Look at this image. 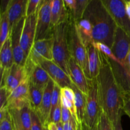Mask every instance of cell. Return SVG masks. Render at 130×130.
I'll return each mask as SVG.
<instances>
[{
  "mask_svg": "<svg viewBox=\"0 0 130 130\" xmlns=\"http://www.w3.org/2000/svg\"><path fill=\"white\" fill-rule=\"evenodd\" d=\"M100 56L101 66L96 79L100 104L102 110L113 124L123 110L124 94L117 81L108 57L101 52Z\"/></svg>",
  "mask_w": 130,
  "mask_h": 130,
  "instance_id": "6da1fadb",
  "label": "cell"
},
{
  "mask_svg": "<svg viewBox=\"0 0 130 130\" xmlns=\"http://www.w3.org/2000/svg\"><path fill=\"white\" fill-rule=\"evenodd\" d=\"M82 18L87 19L91 24L93 41L104 43L112 48L118 25L101 0H91Z\"/></svg>",
  "mask_w": 130,
  "mask_h": 130,
  "instance_id": "7a4b0ae2",
  "label": "cell"
},
{
  "mask_svg": "<svg viewBox=\"0 0 130 130\" xmlns=\"http://www.w3.org/2000/svg\"><path fill=\"white\" fill-rule=\"evenodd\" d=\"M112 51L118 62L109 60L118 82L124 93L130 92V73L128 55L130 50V36L125 30L118 26L114 35Z\"/></svg>",
  "mask_w": 130,
  "mask_h": 130,
  "instance_id": "3957f363",
  "label": "cell"
},
{
  "mask_svg": "<svg viewBox=\"0 0 130 130\" xmlns=\"http://www.w3.org/2000/svg\"><path fill=\"white\" fill-rule=\"evenodd\" d=\"M70 22L68 20L53 27V61L58 64L69 76V61L71 58L69 44V29Z\"/></svg>",
  "mask_w": 130,
  "mask_h": 130,
  "instance_id": "277c9868",
  "label": "cell"
},
{
  "mask_svg": "<svg viewBox=\"0 0 130 130\" xmlns=\"http://www.w3.org/2000/svg\"><path fill=\"white\" fill-rule=\"evenodd\" d=\"M69 44L71 57L79 65L85 72L87 79L90 80L87 48L81 41L76 27V22L72 19L70 22L69 29Z\"/></svg>",
  "mask_w": 130,
  "mask_h": 130,
  "instance_id": "5b68a950",
  "label": "cell"
},
{
  "mask_svg": "<svg viewBox=\"0 0 130 130\" xmlns=\"http://www.w3.org/2000/svg\"><path fill=\"white\" fill-rule=\"evenodd\" d=\"M88 91L86 95V109L84 121L90 127H93L99 121L100 114L102 111L99 96L97 79L88 80Z\"/></svg>",
  "mask_w": 130,
  "mask_h": 130,
  "instance_id": "8992f818",
  "label": "cell"
},
{
  "mask_svg": "<svg viewBox=\"0 0 130 130\" xmlns=\"http://www.w3.org/2000/svg\"><path fill=\"white\" fill-rule=\"evenodd\" d=\"M53 0H43L38 11L36 41L52 38V6Z\"/></svg>",
  "mask_w": 130,
  "mask_h": 130,
  "instance_id": "52a82bcc",
  "label": "cell"
},
{
  "mask_svg": "<svg viewBox=\"0 0 130 130\" xmlns=\"http://www.w3.org/2000/svg\"><path fill=\"white\" fill-rule=\"evenodd\" d=\"M118 25L130 36V20L126 11V0H101Z\"/></svg>",
  "mask_w": 130,
  "mask_h": 130,
  "instance_id": "ba28073f",
  "label": "cell"
},
{
  "mask_svg": "<svg viewBox=\"0 0 130 130\" xmlns=\"http://www.w3.org/2000/svg\"><path fill=\"white\" fill-rule=\"evenodd\" d=\"M38 63L45 70L51 79L60 88L72 86L73 83L71 77L54 61L41 58L38 60Z\"/></svg>",
  "mask_w": 130,
  "mask_h": 130,
  "instance_id": "9c48e42d",
  "label": "cell"
},
{
  "mask_svg": "<svg viewBox=\"0 0 130 130\" xmlns=\"http://www.w3.org/2000/svg\"><path fill=\"white\" fill-rule=\"evenodd\" d=\"M1 88L6 89L10 94L27 77L24 67L14 63L8 70L1 71Z\"/></svg>",
  "mask_w": 130,
  "mask_h": 130,
  "instance_id": "30bf717a",
  "label": "cell"
},
{
  "mask_svg": "<svg viewBox=\"0 0 130 130\" xmlns=\"http://www.w3.org/2000/svg\"><path fill=\"white\" fill-rule=\"evenodd\" d=\"M25 106H30L29 80L26 77L9 96L6 107L9 110H20Z\"/></svg>",
  "mask_w": 130,
  "mask_h": 130,
  "instance_id": "8fae6325",
  "label": "cell"
},
{
  "mask_svg": "<svg viewBox=\"0 0 130 130\" xmlns=\"http://www.w3.org/2000/svg\"><path fill=\"white\" fill-rule=\"evenodd\" d=\"M24 69L30 83L40 88H45L51 78L45 70L39 63L27 57Z\"/></svg>",
  "mask_w": 130,
  "mask_h": 130,
  "instance_id": "7c38bea8",
  "label": "cell"
},
{
  "mask_svg": "<svg viewBox=\"0 0 130 130\" xmlns=\"http://www.w3.org/2000/svg\"><path fill=\"white\" fill-rule=\"evenodd\" d=\"M37 19L38 11L36 13L25 17L22 32L20 43L22 48L27 57L36 41Z\"/></svg>",
  "mask_w": 130,
  "mask_h": 130,
  "instance_id": "4fadbf2b",
  "label": "cell"
},
{
  "mask_svg": "<svg viewBox=\"0 0 130 130\" xmlns=\"http://www.w3.org/2000/svg\"><path fill=\"white\" fill-rule=\"evenodd\" d=\"M25 19V17L22 18L15 25L11 30V36H10L15 63L22 67H24L27 59V57L23 50L20 43L22 32Z\"/></svg>",
  "mask_w": 130,
  "mask_h": 130,
  "instance_id": "5bb4252c",
  "label": "cell"
},
{
  "mask_svg": "<svg viewBox=\"0 0 130 130\" xmlns=\"http://www.w3.org/2000/svg\"><path fill=\"white\" fill-rule=\"evenodd\" d=\"M53 39H44L35 41L28 57L38 63V60L43 58L45 59L53 60Z\"/></svg>",
  "mask_w": 130,
  "mask_h": 130,
  "instance_id": "9a60e30c",
  "label": "cell"
},
{
  "mask_svg": "<svg viewBox=\"0 0 130 130\" xmlns=\"http://www.w3.org/2000/svg\"><path fill=\"white\" fill-rule=\"evenodd\" d=\"M69 67V76L72 79V83L77 86L80 91L86 95L89 88L88 79L86 77L83 69L72 57L70 59Z\"/></svg>",
  "mask_w": 130,
  "mask_h": 130,
  "instance_id": "2e32d148",
  "label": "cell"
},
{
  "mask_svg": "<svg viewBox=\"0 0 130 130\" xmlns=\"http://www.w3.org/2000/svg\"><path fill=\"white\" fill-rule=\"evenodd\" d=\"M55 83L50 79L47 86L44 88L43 99L39 109L37 112V114L41 121L43 126L48 125L50 114L51 105H52V96L54 88Z\"/></svg>",
  "mask_w": 130,
  "mask_h": 130,
  "instance_id": "e0dca14e",
  "label": "cell"
},
{
  "mask_svg": "<svg viewBox=\"0 0 130 130\" xmlns=\"http://www.w3.org/2000/svg\"><path fill=\"white\" fill-rule=\"evenodd\" d=\"M28 0H11L7 10L10 27L12 30L22 18L26 17Z\"/></svg>",
  "mask_w": 130,
  "mask_h": 130,
  "instance_id": "ac0fdd59",
  "label": "cell"
},
{
  "mask_svg": "<svg viewBox=\"0 0 130 130\" xmlns=\"http://www.w3.org/2000/svg\"><path fill=\"white\" fill-rule=\"evenodd\" d=\"M88 55L89 73L90 80L96 79L100 74L101 61H100V52L94 45L93 43L87 47Z\"/></svg>",
  "mask_w": 130,
  "mask_h": 130,
  "instance_id": "d6986e66",
  "label": "cell"
},
{
  "mask_svg": "<svg viewBox=\"0 0 130 130\" xmlns=\"http://www.w3.org/2000/svg\"><path fill=\"white\" fill-rule=\"evenodd\" d=\"M68 20V13L63 0H53L52 6V25L55 27Z\"/></svg>",
  "mask_w": 130,
  "mask_h": 130,
  "instance_id": "ffe728a7",
  "label": "cell"
},
{
  "mask_svg": "<svg viewBox=\"0 0 130 130\" xmlns=\"http://www.w3.org/2000/svg\"><path fill=\"white\" fill-rule=\"evenodd\" d=\"M15 63L11 46V38H9L1 46L0 50V66L1 71L10 69Z\"/></svg>",
  "mask_w": 130,
  "mask_h": 130,
  "instance_id": "44dd1931",
  "label": "cell"
},
{
  "mask_svg": "<svg viewBox=\"0 0 130 130\" xmlns=\"http://www.w3.org/2000/svg\"><path fill=\"white\" fill-rule=\"evenodd\" d=\"M76 22L79 36L86 47L93 43L92 27L90 22L86 19L81 18Z\"/></svg>",
  "mask_w": 130,
  "mask_h": 130,
  "instance_id": "7402d4cb",
  "label": "cell"
},
{
  "mask_svg": "<svg viewBox=\"0 0 130 130\" xmlns=\"http://www.w3.org/2000/svg\"><path fill=\"white\" fill-rule=\"evenodd\" d=\"M74 91V105L76 107V112H77V122L82 123L84 121L85 114V109H86V96L83 93L80 91L77 86L72 83L71 86Z\"/></svg>",
  "mask_w": 130,
  "mask_h": 130,
  "instance_id": "603a6c76",
  "label": "cell"
},
{
  "mask_svg": "<svg viewBox=\"0 0 130 130\" xmlns=\"http://www.w3.org/2000/svg\"><path fill=\"white\" fill-rule=\"evenodd\" d=\"M44 89L40 88L29 83V101L32 110L37 112L41 104Z\"/></svg>",
  "mask_w": 130,
  "mask_h": 130,
  "instance_id": "cb8c5ba5",
  "label": "cell"
},
{
  "mask_svg": "<svg viewBox=\"0 0 130 130\" xmlns=\"http://www.w3.org/2000/svg\"><path fill=\"white\" fill-rule=\"evenodd\" d=\"M11 29L7 11L1 14L0 24V46H2L5 42L11 36Z\"/></svg>",
  "mask_w": 130,
  "mask_h": 130,
  "instance_id": "d4e9b609",
  "label": "cell"
},
{
  "mask_svg": "<svg viewBox=\"0 0 130 130\" xmlns=\"http://www.w3.org/2000/svg\"><path fill=\"white\" fill-rule=\"evenodd\" d=\"M31 112L32 109L30 106H25L18 110L19 119L24 130H31Z\"/></svg>",
  "mask_w": 130,
  "mask_h": 130,
  "instance_id": "484cf974",
  "label": "cell"
},
{
  "mask_svg": "<svg viewBox=\"0 0 130 130\" xmlns=\"http://www.w3.org/2000/svg\"><path fill=\"white\" fill-rule=\"evenodd\" d=\"M0 130H14L11 114L6 107L0 109Z\"/></svg>",
  "mask_w": 130,
  "mask_h": 130,
  "instance_id": "4316f807",
  "label": "cell"
},
{
  "mask_svg": "<svg viewBox=\"0 0 130 130\" xmlns=\"http://www.w3.org/2000/svg\"><path fill=\"white\" fill-rule=\"evenodd\" d=\"M91 0H76V7L74 11L72 13V19L74 21L79 20L83 17L85 9Z\"/></svg>",
  "mask_w": 130,
  "mask_h": 130,
  "instance_id": "83f0119b",
  "label": "cell"
},
{
  "mask_svg": "<svg viewBox=\"0 0 130 130\" xmlns=\"http://www.w3.org/2000/svg\"><path fill=\"white\" fill-rule=\"evenodd\" d=\"M60 90H61L60 88L57 85L55 84L54 88H53V93H52V105H51V110H50V114L48 124L50 123L51 119H52V115H53V112H54L55 109H56L57 105L59 104L60 102Z\"/></svg>",
  "mask_w": 130,
  "mask_h": 130,
  "instance_id": "f1b7e54d",
  "label": "cell"
},
{
  "mask_svg": "<svg viewBox=\"0 0 130 130\" xmlns=\"http://www.w3.org/2000/svg\"><path fill=\"white\" fill-rule=\"evenodd\" d=\"M99 130H113L112 123L103 110L99 118Z\"/></svg>",
  "mask_w": 130,
  "mask_h": 130,
  "instance_id": "f546056e",
  "label": "cell"
},
{
  "mask_svg": "<svg viewBox=\"0 0 130 130\" xmlns=\"http://www.w3.org/2000/svg\"><path fill=\"white\" fill-rule=\"evenodd\" d=\"M43 0H28L26 17L36 13L38 11L41 3Z\"/></svg>",
  "mask_w": 130,
  "mask_h": 130,
  "instance_id": "4dcf8cb0",
  "label": "cell"
},
{
  "mask_svg": "<svg viewBox=\"0 0 130 130\" xmlns=\"http://www.w3.org/2000/svg\"><path fill=\"white\" fill-rule=\"evenodd\" d=\"M31 130H43V124L38 114L34 111L31 112Z\"/></svg>",
  "mask_w": 130,
  "mask_h": 130,
  "instance_id": "1f68e13d",
  "label": "cell"
},
{
  "mask_svg": "<svg viewBox=\"0 0 130 130\" xmlns=\"http://www.w3.org/2000/svg\"><path fill=\"white\" fill-rule=\"evenodd\" d=\"M12 118L14 130H24L19 119L18 110H9Z\"/></svg>",
  "mask_w": 130,
  "mask_h": 130,
  "instance_id": "d6a6232c",
  "label": "cell"
},
{
  "mask_svg": "<svg viewBox=\"0 0 130 130\" xmlns=\"http://www.w3.org/2000/svg\"><path fill=\"white\" fill-rule=\"evenodd\" d=\"M61 121H62V104L60 101L53 112L50 123L57 124L60 122H62Z\"/></svg>",
  "mask_w": 130,
  "mask_h": 130,
  "instance_id": "836d02e7",
  "label": "cell"
},
{
  "mask_svg": "<svg viewBox=\"0 0 130 130\" xmlns=\"http://www.w3.org/2000/svg\"><path fill=\"white\" fill-rule=\"evenodd\" d=\"M60 94L62 96H65L71 102L74 103V91L71 87H64L61 88Z\"/></svg>",
  "mask_w": 130,
  "mask_h": 130,
  "instance_id": "e575fe53",
  "label": "cell"
},
{
  "mask_svg": "<svg viewBox=\"0 0 130 130\" xmlns=\"http://www.w3.org/2000/svg\"><path fill=\"white\" fill-rule=\"evenodd\" d=\"M10 93L4 88H1L0 89V109L5 107L7 104L8 99Z\"/></svg>",
  "mask_w": 130,
  "mask_h": 130,
  "instance_id": "d590c367",
  "label": "cell"
},
{
  "mask_svg": "<svg viewBox=\"0 0 130 130\" xmlns=\"http://www.w3.org/2000/svg\"><path fill=\"white\" fill-rule=\"evenodd\" d=\"M77 122L72 116L69 121L63 124V130H76Z\"/></svg>",
  "mask_w": 130,
  "mask_h": 130,
  "instance_id": "8d00e7d4",
  "label": "cell"
},
{
  "mask_svg": "<svg viewBox=\"0 0 130 130\" xmlns=\"http://www.w3.org/2000/svg\"><path fill=\"white\" fill-rule=\"evenodd\" d=\"M123 111L124 112V113L130 118V94L124 95Z\"/></svg>",
  "mask_w": 130,
  "mask_h": 130,
  "instance_id": "74e56055",
  "label": "cell"
},
{
  "mask_svg": "<svg viewBox=\"0 0 130 130\" xmlns=\"http://www.w3.org/2000/svg\"><path fill=\"white\" fill-rule=\"evenodd\" d=\"M72 116V114L68 109L62 105V123L63 124L69 121L71 117Z\"/></svg>",
  "mask_w": 130,
  "mask_h": 130,
  "instance_id": "f35d334b",
  "label": "cell"
},
{
  "mask_svg": "<svg viewBox=\"0 0 130 130\" xmlns=\"http://www.w3.org/2000/svg\"><path fill=\"white\" fill-rule=\"evenodd\" d=\"M122 111L119 112L118 118H117L116 121L114 123H113V130H123V127H122V123H121V116H122Z\"/></svg>",
  "mask_w": 130,
  "mask_h": 130,
  "instance_id": "ab89813d",
  "label": "cell"
},
{
  "mask_svg": "<svg viewBox=\"0 0 130 130\" xmlns=\"http://www.w3.org/2000/svg\"><path fill=\"white\" fill-rule=\"evenodd\" d=\"M66 6L71 11V13L74 11L76 7V0H63Z\"/></svg>",
  "mask_w": 130,
  "mask_h": 130,
  "instance_id": "60d3db41",
  "label": "cell"
},
{
  "mask_svg": "<svg viewBox=\"0 0 130 130\" xmlns=\"http://www.w3.org/2000/svg\"><path fill=\"white\" fill-rule=\"evenodd\" d=\"M11 0H1V14L6 12Z\"/></svg>",
  "mask_w": 130,
  "mask_h": 130,
  "instance_id": "b9f144b4",
  "label": "cell"
},
{
  "mask_svg": "<svg viewBox=\"0 0 130 130\" xmlns=\"http://www.w3.org/2000/svg\"><path fill=\"white\" fill-rule=\"evenodd\" d=\"M81 126H82L83 130H99V123L93 127H90L86 125L85 123H81Z\"/></svg>",
  "mask_w": 130,
  "mask_h": 130,
  "instance_id": "7bdbcfd3",
  "label": "cell"
},
{
  "mask_svg": "<svg viewBox=\"0 0 130 130\" xmlns=\"http://www.w3.org/2000/svg\"><path fill=\"white\" fill-rule=\"evenodd\" d=\"M126 11L127 16L130 20V1H126Z\"/></svg>",
  "mask_w": 130,
  "mask_h": 130,
  "instance_id": "ee69618b",
  "label": "cell"
},
{
  "mask_svg": "<svg viewBox=\"0 0 130 130\" xmlns=\"http://www.w3.org/2000/svg\"><path fill=\"white\" fill-rule=\"evenodd\" d=\"M49 130H58L57 127V124L54 123H50L48 124Z\"/></svg>",
  "mask_w": 130,
  "mask_h": 130,
  "instance_id": "f6af8a7d",
  "label": "cell"
},
{
  "mask_svg": "<svg viewBox=\"0 0 130 130\" xmlns=\"http://www.w3.org/2000/svg\"><path fill=\"white\" fill-rule=\"evenodd\" d=\"M128 68H129V73H130V50L129 52V53H128Z\"/></svg>",
  "mask_w": 130,
  "mask_h": 130,
  "instance_id": "bcb514c9",
  "label": "cell"
},
{
  "mask_svg": "<svg viewBox=\"0 0 130 130\" xmlns=\"http://www.w3.org/2000/svg\"><path fill=\"white\" fill-rule=\"evenodd\" d=\"M76 130H83L82 126H81V123H77V127H76Z\"/></svg>",
  "mask_w": 130,
  "mask_h": 130,
  "instance_id": "7dc6e473",
  "label": "cell"
},
{
  "mask_svg": "<svg viewBox=\"0 0 130 130\" xmlns=\"http://www.w3.org/2000/svg\"><path fill=\"white\" fill-rule=\"evenodd\" d=\"M43 130H49V128H48V125L43 126Z\"/></svg>",
  "mask_w": 130,
  "mask_h": 130,
  "instance_id": "c3c4849f",
  "label": "cell"
},
{
  "mask_svg": "<svg viewBox=\"0 0 130 130\" xmlns=\"http://www.w3.org/2000/svg\"><path fill=\"white\" fill-rule=\"evenodd\" d=\"M130 1V0H126V1Z\"/></svg>",
  "mask_w": 130,
  "mask_h": 130,
  "instance_id": "681fc988",
  "label": "cell"
}]
</instances>
